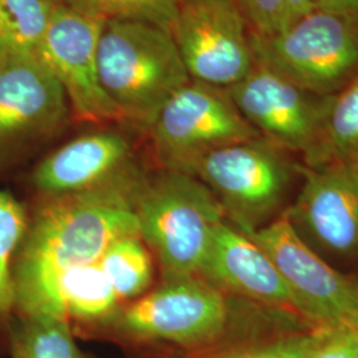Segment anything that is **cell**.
Listing matches in <instances>:
<instances>
[{
    "label": "cell",
    "mask_w": 358,
    "mask_h": 358,
    "mask_svg": "<svg viewBox=\"0 0 358 358\" xmlns=\"http://www.w3.org/2000/svg\"><path fill=\"white\" fill-rule=\"evenodd\" d=\"M217 287L269 307L292 309L306 316L279 269L243 231L224 219L213 232L199 275Z\"/></svg>",
    "instance_id": "4fadbf2b"
},
{
    "label": "cell",
    "mask_w": 358,
    "mask_h": 358,
    "mask_svg": "<svg viewBox=\"0 0 358 358\" xmlns=\"http://www.w3.org/2000/svg\"><path fill=\"white\" fill-rule=\"evenodd\" d=\"M239 230L269 256L307 317L331 328L357 325L358 282L322 260L297 234L288 214L268 226Z\"/></svg>",
    "instance_id": "9c48e42d"
},
{
    "label": "cell",
    "mask_w": 358,
    "mask_h": 358,
    "mask_svg": "<svg viewBox=\"0 0 358 358\" xmlns=\"http://www.w3.org/2000/svg\"><path fill=\"white\" fill-rule=\"evenodd\" d=\"M117 327L131 337L196 346L214 341L229 322L223 292L198 275L167 278L117 315Z\"/></svg>",
    "instance_id": "30bf717a"
},
{
    "label": "cell",
    "mask_w": 358,
    "mask_h": 358,
    "mask_svg": "<svg viewBox=\"0 0 358 358\" xmlns=\"http://www.w3.org/2000/svg\"><path fill=\"white\" fill-rule=\"evenodd\" d=\"M224 90L262 137L284 150L303 154L309 166L317 165L334 96L301 90L259 62Z\"/></svg>",
    "instance_id": "52a82bcc"
},
{
    "label": "cell",
    "mask_w": 358,
    "mask_h": 358,
    "mask_svg": "<svg viewBox=\"0 0 358 358\" xmlns=\"http://www.w3.org/2000/svg\"><path fill=\"white\" fill-rule=\"evenodd\" d=\"M252 34L280 32L315 10L313 0H236Z\"/></svg>",
    "instance_id": "603a6c76"
},
{
    "label": "cell",
    "mask_w": 358,
    "mask_h": 358,
    "mask_svg": "<svg viewBox=\"0 0 358 358\" xmlns=\"http://www.w3.org/2000/svg\"><path fill=\"white\" fill-rule=\"evenodd\" d=\"M66 8L101 23L137 20L173 29L178 0H59Z\"/></svg>",
    "instance_id": "44dd1931"
},
{
    "label": "cell",
    "mask_w": 358,
    "mask_h": 358,
    "mask_svg": "<svg viewBox=\"0 0 358 358\" xmlns=\"http://www.w3.org/2000/svg\"><path fill=\"white\" fill-rule=\"evenodd\" d=\"M334 162L358 164V76L333 97L315 167Z\"/></svg>",
    "instance_id": "d6986e66"
},
{
    "label": "cell",
    "mask_w": 358,
    "mask_h": 358,
    "mask_svg": "<svg viewBox=\"0 0 358 358\" xmlns=\"http://www.w3.org/2000/svg\"><path fill=\"white\" fill-rule=\"evenodd\" d=\"M13 358H83L69 321L53 316L24 317L13 337Z\"/></svg>",
    "instance_id": "ffe728a7"
},
{
    "label": "cell",
    "mask_w": 358,
    "mask_h": 358,
    "mask_svg": "<svg viewBox=\"0 0 358 358\" xmlns=\"http://www.w3.org/2000/svg\"><path fill=\"white\" fill-rule=\"evenodd\" d=\"M59 0H0V57L36 56Z\"/></svg>",
    "instance_id": "e0dca14e"
},
{
    "label": "cell",
    "mask_w": 358,
    "mask_h": 358,
    "mask_svg": "<svg viewBox=\"0 0 358 358\" xmlns=\"http://www.w3.org/2000/svg\"><path fill=\"white\" fill-rule=\"evenodd\" d=\"M148 131L162 170L183 173L214 149L262 137L226 90L192 80L169 99Z\"/></svg>",
    "instance_id": "5b68a950"
},
{
    "label": "cell",
    "mask_w": 358,
    "mask_h": 358,
    "mask_svg": "<svg viewBox=\"0 0 358 358\" xmlns=\"http://www.w3.org/2000/svg\"><path fill=\"white\" fill-rule=\"evenodd\" d=\"M304 185L288 217L336 254L358 252V164L301 169Z\"/></svg>",
    "instance_id": "5bb4252c"
},
{
    "label": "cell",
    "mask_w": 358,
    "mask_h": 358,
    "mask_svg": "<svg viewBox=\"0 0 358 358\" xmlns=\"http://www.w3.org/2000/svg\"><path fill=\"white\" fill-rule=\"evenodd\" d=\"M99 264L120 301L140 296L153 282L152 252L138 234L117 238L103 251Z\"/></svg>",
    "instance_id": "ac0fdd59"
},
{
    "label": "cell",
    "mask_w": 358,
    "mask_h": 358,
    "mask_svg": "<svg viewBox=\"0 0 358 358\" xmlns=\"http://www.w3.org/2000/svg\"><path fill=\"white\" fill-rule=\"evenodd\" d=\"M353 331H355V334H356V344H357V357H358V324L353 328Z\"/></svg>",
    "instance_id": "4316f807"
},
{
    "label": "cell",
    "mask_w": 358,
    "mask_h": 358,
    "mask_svg": "<svg viewBox=\"0 0 358 358\" xmlns=\"http://www.w3.org/2000/svg\"><path fill=\"white\" fill-rule=\"evenodd\" d=\"M103 26L60 4L36 53L62 85L72 115L90 124L122 122L100 80L97 48Z\"/></svg>",
    "instance_id": "7c38bea8"
},
{
    "label": "cell",
    "mask_w": 358,
    "mask_h": 358,
    "mask_svg": "<svg viewBox=\"0 0 358 358\" xmlns=\"http://www.w3.org/2000/svg\"><path fill=\"white\" fill-rule=\"evenodd\" d=\"M71 117L64 90L36 56L0 57V165L50 141Z\"/></svg>",
    "instance_id": "8fae6325"
},
{
    "label": "cell",
    "mask_w": 358,
    "mask_h": 358,
    "mask_svg": "<svg viewBox=\"0 0 358 358\" xmlns=\"http://www.w3.org/2000/svg\"><path fill=\"white\" fill-rule=\"evenodd\" d=\"M143 178L136 165L40 207L13 262L15 308L24 317H57L56 291L65 272L99 262L117 238L138 234L136 198Z\"/></svg>",
    "instance_id": "6da1fadb"
},
{
    "label": "cell",
    "mask_w": 358,
    "mask_h": 358,
    "mask_svg": "<svg viewBox=\"0 0 358 358\" xmlns=\"http://www.w3.org/2000/svg\"><path fill=\"white\" fill-rule=\"evenodd\" d=\"M136 166L133 146L115 130L78 136L48 154L34 171V185L47 198L90 190Z\"/></svg>",
    "instance_id": "9a60e30c"
},
{
    "label": "cell",
    "mask_w": 358,
    "mask_h": 358,
    "mask_svg": "<svg viewBox=\"0 0 358 358\" xmlns=\"http://www.w3.org/2000/svg\"><path fill=\"white\" fill-rule=\"evenodd\" d=\"M138 235L161 263L165 279L199 275L226 210L201 179L162 170L143 178L136 198Z\"/></svg>",
    "instance_id": "3957f363"
},
{
    "label": "cell",
    "mask_w": 358,
    "mask_h": 358,
    "mask_svg": "<svg viewBox=\"0 0 358 358\" xmlns=\"http://www.w3.org/2000/svg\"><path fill=\"white\" fill-rule=\"evenodd\" d=\"M291 173L284 149L259 137L206 153L187 174L217 195L239 229H256L259 220L280 205Z\"/></svg>",
    "instance_id": "8992f818"
},
{
    "label": "cell",
    "mask_w": 358,
    "mask_h": 358,
    "mask_svg": "<svg viewBox=\"0 0 358 358\" xmlns=\"http://www.w3.org/2000/svg\"><path fill=\"white\" fill-rule=\"evenodd\" d=\"M315 340H294L273 345L245 349L219 358H307Z\"/></svg>",
    "instance_id": "d4e9b609"
},
{
    "label": "cell",
    "mask_w": 358,
    "mask_h": 358,
    "mask_svg": "<svg viewBox=\"0 0 358 358\" xmlns=\"http://www.w3.org/2000/svg\"><path fill=\"white\" fill-rule=\"evenodd\" d=\"M99 71L122 122L149 130L180 88L192 81L171 31L146 22L103 23Z\"/></svg>",
    "instance_id": "7a4b0ae2"
},
{
    "label": "cell",
    "mask_w": 358,
    "mask_h": 358,
    "mask_svg": "<svg viewBox=\"0 0 358 358\" xmlns=\"http://www.w3.org/2000/svg\"><path fill=\"white\" fill-rule=\"evenodd\" d=\"M171 34L192 81L227 90L255 64L251 29L236 0H178Z\"/></svg>",
    "instance_id": "ba28073f"
},
{
    "label": "cell",
    "mask_w": 358,
    "mask_h": 358,
    "mask_svg": "<svg viewBox=\"0 0 358 358\" xmlns=\"http://www.w3.org/2000/svg\"><path fill=\"white\" fill-rule=\"evenodd\" d=\"M255 62L319 96H336L358 76V20L312 10L268 36L251 32Z\"/></svg>",
    "instance_id": "277c9868"
},
{
    "label": "cell",
    "mask_w": 358,
    "mask_h": 358,
    "mask_svg": "<svg viewBox=\"0 0 358 358\" xmlns=\"http://www.w3.org/2000/svg\"><path fill=\"white\" fill-rule=\"evenodd\" d=\"M120 299L99 262L69 269L56 291L57 317L69 321H99L112 317Z\"/></svg>",
    "instance_id": "2e32d148"
},
{
    "label": "cell",
    "mask_w": 358,
    "mask_h": 358,
    "mask_svg": "<svg viewBox=\"0 0 358 358\" xmlns=\"http://www.w3.org/2000/svg\"><path fill=\"white\" fill-rule=\"evenodd\" d=\"M27 229L24 207L10 192L0 189V316L10 315L15 308L13 256Z\"/></svg>",
    "instance_id": "7402d4cb"
},
{
    "label": "cell",
    "mask_w": 358,
    "mask_h": 358,
    "mask_svg": "<svg viewBox=\"0 0 358 358\" xmlns=\"http://www.w3.org/2000/svg\"><path fill=\"white\" fill-rule=\"evenodd\" d=\"M332 329L327 338L313 341L307 358H358L355 331L346 327Z\"/></svg>",
    "instance_id": "cb8c5ba5"
},
{
    "label": "cell",
    "mask_w": 358,
    "mask_h": 358,
    "mask_svg": "<svg viewBox=\"0 0 358 358\" xmlns=\"http://www.w3.org/2000/svg\"><path fill=\"white\" fill-rule=\"evenodd\" d=\"M315 8L358 20V0H313Z\"/></svg>",
    "instance_id": "484cf974"
}]
</instances>
